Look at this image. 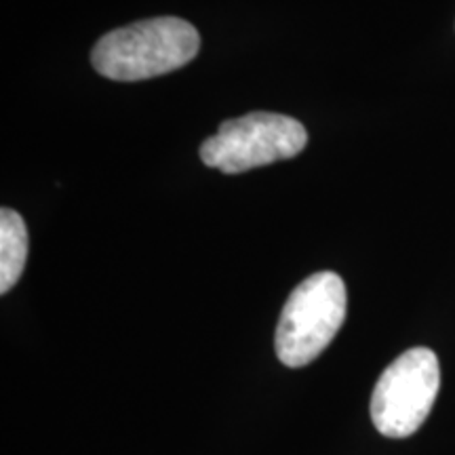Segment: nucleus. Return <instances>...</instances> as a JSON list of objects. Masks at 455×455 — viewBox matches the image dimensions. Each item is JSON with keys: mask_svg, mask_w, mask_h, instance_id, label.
I'll list each match as a JSON object with an SVG mask.
<instances>
[{"mask_svg": "<svg viewBox=\"0 0 455 455\" xmlns=\"http://www.w3.org/2000/svg\"><path fill=\"white\" fill-rule=\"evenodd\" d=\"M201 49V34L181 17H152L101 36L91 64L118 83L148 81L190 64Z\"/></svg>", "mask_w": 455, "mask_h": 455, "instance_id": "nucleus-1", "label": "nucleus"}, {"mask_svg": "<svg viewBox=\"0 0 455 455\" xmlns=\"http://www.w3.org/2000/svg\"><path fill=\"white\" fill-rule=\"evenodd\" d=\"M348 310L346 284L335 272H316L289 295L275 335L276 356L283 365H310L331 344Z\"/></svg>", "mask_w": 455, "mask_h": 455, "instance_id": "nucleus-2", "label": "nucleus"}, {"mask_svg": "<svg viewBox=\"0 0 455 455\" xmlns=\"http://www.w3.org/2000/svg\"><path fill=\"white\" fill-rule=\"evenodd\" d=\"M308 144V131L291 116L276 112H249L220 124L213 138L204 140L201 161L221 173L236 175L255 167L289 161Z\"/></svg>", "mask_w": 455, "mask_h": 455, "instance_id": "nucleus-3", "label": "nucleus"}, {"mask_svg": "<svg viewBox=\"0 0 455 455\" xmlns=\"http://www.w3.org/2000/svg\"><path fill=\"white\" fill-rule=\"evenodd\" d=\"M441 388L439 358L430 348H411L379 375L371 395L375 430L388 439H407L426 422Z\"/></svg>", "mask_w": 455, "mask_h": 455, "instance_id": "nucleus-4", "label": "nucleus"}, {"mask_svg": "<svg viewBox=\"0 0 455 455\" xmlns=\"http://www.w3.org/2000/svg\"><path fill=\"white\" fill-rule=\"evenodd\" d=\"M28 259L26 221L13 209L0 212V293H9L20 281Z\"/></svg>", "mask_w": 455, "mask_h": 455, "instance_id": "nucleus-5", "label": "nucleus"}]
</instances>
